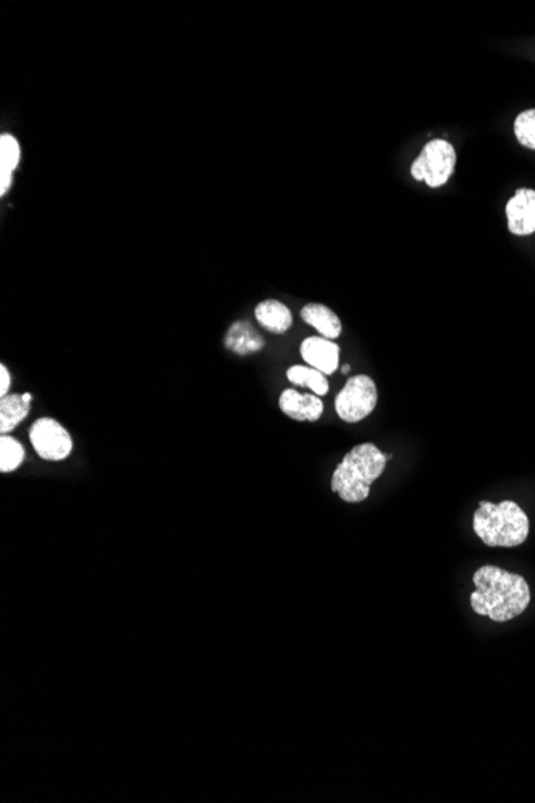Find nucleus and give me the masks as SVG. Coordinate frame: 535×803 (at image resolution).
<instances>
[{"mask_svg": "<svg viewBox=\"0 0 535 803\" xmlns=\"http://www.w3.org/2000/svg\"><path fill=\"white\" fill-rule=\"evenodd\" d=\"M473 584L476 587L470 597L473 611L487 616L490 621L509 622L530 607L531 588L520 574L486 564L473 574Z\"/></svg>", "mask_w": 535, "mask_h": 803, "instance_id": "f257e3e1", "label": "nucleus"}, {"mask_svg": "<svg viewBox=\"0 0 535 803\" xmlns=\"http://www.w3.org/2000/svg\"><path fill=\"white\" fill-rule=\"evenodd\" d=\"M387 454L374 443L354 446L332 475V491L349 503L369 498L370 486L384 475Z\"/></svg>", "mask_w": 535, "mask_h": 803, "instance_id": "f03ea898", "label": "nucleus"}, {"mask_svg": "<svg viewBox=\"0 0 535 803\" xmlns=\"http://www.w3.org/2000/svg\"><path fill=\"white\" fill-rule=\"evenodd\" d=\"M473 530L487 547L521 546L530 536V519L513 500L500 503L483 500L473 515Z\"/></svg>", "mask_w": 535, "mask_h": 803, "instance_id": "7ed1b4c3", "label": "nucleus"}, {"mask_svg": "<svg viewBox=\"0 0 535 803\" xmlns=\"http://www.w3.org/2000/svg\"><path fill=\"white\" fill-rule=\"evenodd\" d=\"M457 165L454 146L446 139H431L411 166L412 179L425 182L429 188H441L451 179Z\"/></svg>", "mask_w": 535, "mask_h": 803, "instance_id": "20e7f679", "label": "nucleus"}, {"mask_svg": "<svg viewBox=\"0 0 535 803\" xmlns=\"http://www.w3.org/2000/svg\"><path fill=\"white\" fill-rule=\"evenodd\" d=\"M377 401L378 391L373 377L366 374L350 377L349 382L337 394V416L346 424H357L374 413Z\"/></svg>", "mask_w": 535, "mask_h": 803, "instance_id": "39448f33", "label": "nucleus"}, {"mask_svg": "<svg viewBox=\"0 0 535 803\" xmlns=\"http://www.w3.org/2000/svg\"><path fill=\"white\" fill-rule=\"evenodd\" d=\"M29 441L44 461L61 462L70 458L74 441L70 431L52 417H40L31 425Z\"/></svg>", "mask_w": 535, "mask_h": 803, "instance_id": "423d86ee", "label": "nucleus"}, {"mask_svg": "<svg viewBox=\"0 0 535 803\" xmlns=\"http://www.w3.org/2000/svg\"><path fill=\"white\" fill-rule=\"evenodd\" d=\"M300 355L308 366L315 367L324 376H332L339 369L340 346L326 337L313 336L303 340Z\"/></svg>", "mask_w": 535, "mask_h": 803, "instance_id": "0eeeda50", "label": "nucleus"}, {"mask_svg": "<svg viewBox=\"0 0 535 803\" xmlns=\"http://www.w3.org/2000/svg\"><path fill=\"white\" fill-rule=\"evenodd\" d=\"M507 220L514 236L535 233V190L520 188L507 204Z\"/></svg>", "mask_w": 535, "mask_h": 803, "instance_id": "6e6552de", "label": "nucleus"}, {"mask_svg": "<svg viewBox=\"0 0 535 803\" xmlns=\"http://www.w3.org/2000/svg\"><path fill=\"white\" fill-rule=\"evenodd\" d=\"M279 407L285 416L299 422H316L321 418L324 403L318 394H302L294 388L282 391Z\"/></svg>", "mask_w": 535, "mask_h": 803, "instance_id": "1a4fd4ad", "label": "nucleus"}, {"mask_svg": "<svg viewBox=\"0 0 535 803\" xmlns=\"http://www.w3.org/2000/svg\"><path fill=\"white\" fill-rule=\"evenodd\" d=\"M223 345L234 355L248 356L264 350L267 342L251 323L234 321L224 333Z\"/></svg>", "mask_w": 535, "mask_h": 803, "instance_id": "9d476101", "label": "nucleus"}, {"mask_svg": "<svg viewBox=\"0 0 535 803\" xmlns=\"http://www.w3.org/2000/svg\"><path fill=\"white\" fill-rule=\"evenodd\" d=\"M300 318L312 326L313 329L318 331L319 336L326 337V339H339L342 336V321L339 316L336 315L333 309L329 306L321 304H308L303 306L300 312Z\"/></svg>", "mask_w": 535, "mask_h": 803, "instance_id": "9b49d317", "label": "nucleus"}, {"mask_svg": "<svg viewBox=\"0 0 535 803\" xmlns=\"http://www.w3.org/2000/svg\"><path fill=\"white\" fill-rule=\"evenodd\" d=\"M31 401V393H10L0 398V434H12L29 416Z\"/></svg>", "mask_w": 535, "mask_h": 803, "instance_id": "f8f14e48", "label": "nucleus"}, {"mask_svg": "<svg viewBox=\"0 0 535 803\" xmlns=\"http://www.w3.org/2000/svg\"><path fill=\"white\" fill-rule=\"evenodd\" d=\"M255 318L267 331L272 333H285L294 325V316L291 309L282 302L268 299L255 306Z\"/></svg>", "mask_w": 535, "mask_h": 803, "instance_id": "ddd939ff", "label": "nucleus"}, {"mask_svg": "<svg viewBox=\"0 0 535 803\" xmlns=\"http://www.w3.org/2000/svg\"><path fill=\"white\" fill-rule=\"evenodd\" d=\"M288 379L289 382L294 384L296 387L309 388L318 397H324L329 391L327 376H324L323 373H319L318 369L312 366L289 367Z\"/></svg>", "mask_w": 535, "mask_h": 803, "instance_id": "4468645a", "label": "nucleus"}, {"mask_svg": "<svg viewBox=\"0 0 535 803\" xmlns=\"http://www.w3.org/2000/svg\"><path fill=\"white\" fill-rule=\"evenodd\" d=\"M26 451L16 438L10 435L0 437V472L12 473L22 467Z\"/></svg>", "mask_w": 535, "mask_h": 803, "instance_id": "2eb2a0df", "label": "nucleus"}, {"mask_svg": "<svg viewBox=\"0 0 535 803\" xmlns=\"http://www.w3.org/2000/svg\"><path fill=\"white\" fill-rule=\"evenodd\" d=\"M22 161V146L12 134L0 135V170L15 172Z\"/></svg>", "mask_w": 535, "mask_h": 803, "instance_id": "dca6fc26", "label": "nucleus"}, {"mask_svg": "<svg viewBox=\"0 0 535 803\" xmlns=\"http://www.w3.org/2000/svg\"><path fill=\"white\" fill-rule=\"evenodd\" d=\"M514 137L524 148L535 151V108L518 114L514 119Z\"/></svg>", "mask_w": 535, "mask_h": 803, "instance_id": "f3484780", "label": "nucleus"}, {"mask_svg": "<svg viewBox=\"0 0 535 803\" xmlns=\"http://www.w3.org/2000/svg\"><path fill=\"white\" fill-rule=\"evenodd\" d=\"M12 388V374L7 369L5 364H0V398L10 394Z\"/></svg>", "mask_w": 535, "mask_h": 803, "instance_id": "a211bd4d", "label": "nucleus"}, {"mask_svg": "<svg viewBox=\"0 0 535 803\" xmlns=\"http://www.w3.org/2000/svg\"><path fill=\"white\" fill-rule=\"evenodd\" d=\"M13 173L9 170H0V196H5L7 192L12 188Z\"/></svg>", "mask_w": 535, "mask_h": 803, "instance_id": "6ab92c4d", "label": "nucleus"}, {"mask_svg": "<svg viewBox=\"0 0 535 803\" xmlns=\"http://www.w3.org/2000/svg\"><path fill=\"white\" fill-rule=\"evenodd\" d=\"M342 373L343 374H349L350 373V366H349V364H346V366H343L342 367Z\"/></svg>", "mask_w": 535, "mask_h": 803, "instance_id": "aec40b11", "label": "nucleus"}]
</instances>
